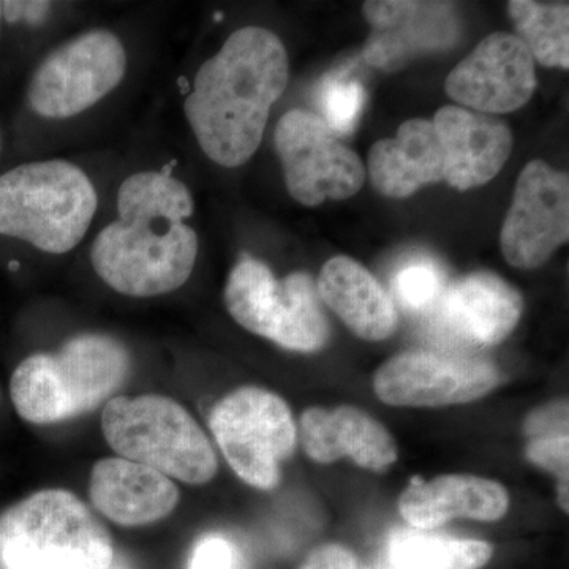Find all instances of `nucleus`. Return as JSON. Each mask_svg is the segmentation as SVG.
I'll return each instance as SVG.
<instances>
[{
	"label": "nucleus",
	"instance_id": "1",
	"mask_svg": "<svg viewBox=\"0 0 569 569\" xmlns=\"http://www.w3.org/2000/svg\"><path fill=\"white\" fill-rule=\"evenodd\" d=\"M283 41L264 28L239 29L194 74L183 114L213 163L238 168L263 141L269 114L288 84Z\"/></svg>",
	"mask_w": 569,
	"mask_h": 569
},
{
	"label": "nucleus",
	"instance_id": "2",
	"mask_svg": "<svg viewBox=\"0 0 569 569\" xmlns=\"http://www.w3.org/2000/svg\"><path fill=\"white\" fill-rule=\"evenodd\" d=\"M129 350L114 337H71L58 353L22 359L10 380L14 410L31 425L81 417L112 399L130 373Z\"/></svg>",
	"mask_w": 569,
	"mask_h": 569
},
{
	"label": "nucleus",
	"instance_id": "3",
	"mask_svg": "<svg viewBox=\"0 0 569 569\" xmlns=\"http://www.w3.org/2000/svg\"><path fill=\"white\" fill-rule=\"evenodd\" d=\"M99 208L89 176L66 160H37L0 173V239L63 254L80 246Z\"/></svg>",
	"mask_w": 569,
	"mask_h": 569
},
{
	"label": "nucleus",
	"instance_id": "4",
	"mask_svg": "<svg viewBox=\"0 0 569 569\" xmlns=\"http://www.w3.org/2000/svg\"><path fill=\"white\" fill-rule=\"evenodd\" d=\"M107 527L74 493L44 489L0 515V569H108Z\"/></svg>",
	"mask_w": 569,
	"mask_h": 569
},
{
	"label": "nucleus",
	"instance_id": "5",
	"mask_svg": "<svg viewBox=\"0 0 569 569\" xmlns=\"http://www.w3.org/2000/svg\"><path fill=\"white\" fill-rule=\"evenodd\" d=\"M102 432L119 458L151 467L187 485H206L219 470L204 430L171 397H112L104 403Z\"/></svg>",
	"mask_w": 569,
	"mask_h": 569
},
{
	"label": "nucleus",
	"instance_id": "6",
	"mask_svg": "<svg viewBox=\"0 0 569 569\" xmlns=\"http://www.w3.org/2000/svg\"><path fill=\"white\" fill-rule=\"evenodd\" d=\"M224 306L247 331L299 353H313L331 336L317 283L305 272L276 279L271 269L244 257L231 269Z\"/></svg>",
	"mask_w": 569,
	"mask_h": 569
},
{
	"label": "nucleus",
	"instance_id": "7",
	"mask_svg": "<svg viewBox=\"0 0 569 569\" xmlns=\"http://www.w3.org/2000/svg\"><path fill=\"white\" fill-rule=\"evenodd\" d=\"M198 234L190 224L114 220L97 234L93 271L130 298L173 293L192 276Z\"/></svg>",
	"mask_w": 569,
	"mask_h": 569
},
{
	"label": "nucleus",
	"instance_id": "8",
	"mask_svg": "<svg viewBox=\"0 0 569 569\" xmlns=\"http://www.w3.org/2000/svg\"><path fill=\"white\" fill-rule=\"evenodd\" d=\"M209 427L242 481L260 490L279 486L280 466L298 441L293 415L282 397L264 388L236 389L212 408Z\"/></svg>",
	"mask_w": 569,
	"mask_h": 569
},
{
	"label": "nucleus",
	"instance_id": "9",
	"mask_svg": "<svg viewBox=\"0 0 569 569\" xmlns=\"http://www.w3.org/2000/svg\"><path fill=\"white\" fill-rule=\"evenodd\" d=\"M127 62L126 47L114 32L93 29L81 33L56 48L33 70L26 103L39 118H74L119 88Z\"/></svg>",
	"mask_w": 569,
	"mask_h": 569
},
{
	"label": "nucleus",
	"instance_id": "10",
	"mask_svg": "<svg viewBox=\"0 0 569 569\" xmlns=\"http://www.w3.org/2000/svg\"><path fill=\"white\" fill-rule=\"evenodd\" d=\"M276 149L288 192L298 203L347 200L362 189L366 168L316 112L291 110L276 127Z\"/></svg>",
	"mask_w": 569,
	"mask_h": 569
},
{
	"label": "nucleus",
	"instance_id": "11",
	"mask_svg": "<svg viewBox=\"0 0 569 569\" xmlns=\"http://www.w3.org/2000/svg\"><path fill=\"white\" fill-rule=\"evenodd\" d=\"M569 239V178L542 160H531L516 183L500 247L509 264L535 269Z\"/></svg>",
	"mask_w": 569,
	"mask_h": 569
},
{
	"label": "nucleus",
	"instance_id": "12",
	"mask_svg": "<svg viewBox=\"0 0 569 569\" xmlns=\"http://www.w3.org/2000/svg\"><path fill=\"white\" fill-rule=\"evenodd\" d=\"M500 381L496 367L479 359L407 351L377 370L373 389L388 406L447 407L481 399Z\"/></svg>",
	"mask_w": 569,
	"mask_h": 569
},
{
	"label": "nucleus",
	"instance_id": "13",
	"mask_svg": "<svg viewBox=\"0 0 569 569\" xmlns=\"http://www.w3.org/2000/svg\"><path fill=\"white\" fill-rule=\"evenodd\" d=\"M445 89L481 114L518 111L537 89L535 61L515 33H490L448 74Z\"/></svg>",
	"mask_w": 569,
	"mask_h": 569
},
{
	"label": "nucleus",
	"instance_id": "14",
	"mask_svg": "<svg viewBox=\"0 0 569 569\" xmlns=\"http://www.w3.org/2000/svg\"><path fill=\"white\" fill-rule=\"evenodd\" d=\"M372 32L362 58L370 67L395 71L411 59L448 50L458 41L460 22L448 2H397L372 0L362 6Z\"/></svg>",
	"mask_w": 569,
	"mask_h": 569
},
{
	"label": "nucleus",
	"instance_id": "15",
	"mask_svg": "<svg viewBox=\"0 0 569 569\" xmlns=\"http://www.w3.org/2000/svg\"><path fill=\"white\" fill-rule=\"evenodd\" d=\"M522 298L500 277L479 272L449 287L429 310L438 331L470 346L503 342L522 316Z\"/></svg>",
	"mask_w": 569,
	"mask_h": 569
},
{
	"label": "nucleus",
	"instance_id": "16",
	"mask_svg": "<svg viewBox=\"0 0 569 569\" xmlns=\"http://www.w3.org/2000/svg\"><path fill=\"white\" fill-rule=\"evenodd\" d=\"M432 122L443 148V181L460 192L492 181L511 156V130L492 116L443 107Z\"/></svg>",
	"mask_w": 569,
	"mask_h": 569
},
{
	"label": "nucleus",
	"instance_id": "17",
	"mask_svg": "<svg viewBox=\"0 0 569 569\" xmlns=\"http://www.w3.org/2000/svg\"><path fill=\"white\" fill-rule=\"evenodd\" d=\"M173 479L123 458L100 459L89 477V500L103 518L122 527L159 522L178 507Z\"/></svg>",
	"mask_w": 569,
	"mask_h": 569
},
{
	"label": "nucleus",
	"instance_id": "18",
	"mask_svg": "<svg viewBox=\"0 0 569 569\" xmlns=\"http://www.w3.org/2000/svg\"><path fill=\"white\" fill-rule=\"evenodd\" d=\"M299 433L307 456L316 462L331 463L347 456L356 466L383 471L397 460L396 441L387 427L359 408H309Z\"/></svg>",
	"mask_w": 569,
	"mask_h": 569
},
{
	"label": "nucleus",
	"instance_id": "19",
	"mask_svg": "<svg viewBox=\"0 0 569 569\" xmlns=\"http://www.w3.org/2000/svg\"><path fill=\"white\" fill-rule=\"evenodd\" d=\"M508 508L503 486L473 475H445L430 482L415 478L399 500L400 515L418 530H432L452 519L492 522Z\"/></svg>",
	"mask_w": 569,
	"mask_h": 569
},
{
	"label": "nucleus",
	"instance_id": "20",
	"mask_svg": "<svg viewBox=\"0 0 569 569\" xmlns=\"http://www.w3.org/2000/svg\"><path fill=\"white\" fill-rule=\"evenodd\" d=\"M367 164L377 192L388 198H408L443 181L445 156L436 126L426 119L403 122L396 138L370 148Z\"/></svg>",
	"mask_w": 569,
	"mask_h": 569
},
{
	"label": "nucleus",
	"instance_id": "21",
	"mask_svg": "<svg viewBox=\"0 0 569 569\" xmlns=\"http://www.w3.org/2000/svg\"><path fill=\"white\" fill-rule=\"evenodd\" d=\"M318 296L361 339L378 342L397 328L395 301L353 258L335 257L321 269Z\"/></svg>",
	"mask_w": 569,
	"mask_h": 569
},
{
	"label": "nucleus",
	"instance_id": "22",
	"mask_svg": "<svg viewBox=\"0 0 569 569\" xmlns=\"http://www.w3.org/2000/svg\"><path fill=\"white\" fill-rule=\"evenodd\" d=\"M116 206L123 222L183 223L194 212L189 187L163 171L129 176L119 187Z\"/></svg>",
	"mask_w": 569,
	"mask_h": 569
},
{
	"label": "nucleus",
	"instance_id": "23",
	"mask_svg": "<svg viewBox=\"0 0 569 569\" xmlns=\"http://www.w3.org/2000/svg\"><path fill=\"white\" fill-rule=\"evenodd\" d=\"M389 559L397 569H481L492 559V546L458 539L400 531L389 541Z\"/></svg>",
	"mask_w": 569,
	"mask_h": 569
},
{
	"label": "nucleus",
	"instance_id": "24",
	"mask_svg": "<svg viewBox=\"0 0 569 569\" xmlns=\"http://www.w3.org/2000/svg\"><path fill=\"white\" fill-rule=\"evenodd\" d=\"M509 17L518 39L526 44L533 61L545 67L568 70L569 3L512 0Z\"/></svg>",
	"mask_w": 569,
	"mask_h": 569
},
{
	"label": "nucleus",
	"instance_id": "25",
	"mask_svg": "<svg viewBox=\"0 0 569 569\" xmlns=\"http://www.w3.org/2000/svg\"><path fill=\"white\" fill-rule=\"evenodd\" d=\"M365 103V86L355 78H348L347 74H329L318 84L317 116L336 137H347L355 132Z\"/></svg>",
	"mask_w": 569,
	"mask_h": 569
},
{
	"label": "nucleus",
	"instance_id": "26",
	"mask_svg": "<svg viewBox=\"0 0 569 569\" xmlns=\"http://www.w3.org/2000/svg\"><path fill=\"white\" fill-rule=\"evenodd\" d=\"M443 290V272L429 260L411 261L392 280V293L408 312H429Z\"/></svg>",
	"mask_w": 569,
	"mask_h": 569
},
{
	"label": "nucleus",
	"instance_id": "27",
	"mask_svg": "<svg viewBox=\"0 0 569 569\" xmlns=\"http://www.w3.org/2000/svg\"><path fill=\"white\" fill-rule=\"evenodd\" d=\"M527 458L537 466L546 468L559 478V501L561 509L568 511V436L533 438L527 447Z\"/></svg>",
	"mask_w": 569,
	"mask_h": 569
},
{
	"label": "nucleus",
	"instance_id": "28",
	"mask_svg": "<svg viewBox=\"0 0 569 569\" xmlns=\"http://www.w3.org/2000/svg\"><path fill=\"white\" fill-rule=\"evenodd\" d=\"M187 569H242L241 552L222 535H208L194 545Z\"/></svg>",
	"mask_w": 569,
	"mask_h": 569
},
{
	"label": "nucleus",
	"instance_id": "29",
	"mask_svg": "<svg viewBox=\"0 0 569 569\" xmlns=\"http://www.w3.org/2000/svg\"><path fill=\"white\" fill-rule=\"evenodd\" d=\"M526 433L533 438L568 436V402L549 403L533 411L526 421Z\"/></svg>",
	"mask_w": 569,
	"mask_h": 569
},
{
	"label": "nucleus",
	"instance_id": "30",
	"mask_svg": "<svg viewBox=\"0 0 569 569\" xmlns=\"http://www.w3.org/2000/svg\"><path fill=\"white\" fill-rule=\"evenodd\" d=\"M51 11L50 2H20L6 0L2 2L3 28H37L47 20Z\"/></svg>",
	"mask_w": 569,
	"mask_h": 569
},
{
	"label": "nucleus",
	"instance_id": "31",
	"mask_svg": "<svg viewBox=\"0 0 569 569\" xmlns=\"http://www.w3.org/2000/svg\"><path fill=\"white\" fill-rule=\"evenodd\" d=\"M299 569H359V565L351 550L340 545H325L313 550Z\"/></svg>",
	"mask_w": 569,
	"mask_h": 569
},
{
	"label": "nucleus",
	"instance_id": "32",
	"mask_svg": "<svg viewBox=\"0 0 569 569\" xmlns=\"http://www.w3.org/2000/svg\"><path fill=\"white\" fill-rule=\"evenodd\" d=\"M108 569H134L132 567V563H130L129 560L126 559L123 556H114V560H112V563Z\"/></svg>",
	"mask_w": 569,
	"mask_h": 569
},
{
	"label": "nucleus",
	"instance_id": "33",
	"mask_svg": "<svg viewBox=\"0 0 569 569\" xmlns=\"http://www.w3.org/2000/svg\"><path fill=\"white\" fill-rule=\"evenodd\" d=\"M3 17H2V2H0V40H2L3 37Z\"/></svg>",
	"mask_w": 569,
	"mask_h": 569
},
{
	"label": "nucleus",
	"instance_id": "34",
	"mask_svg": "<svg viewBox=\"0 0 569 569\" xmlns=\"http://www.w3.org/2000/svg\"><path fill=\"white\" fill-rule=\"evenodd\" d=\"M0 153H2V132H0Z\"/></svg>",
	"mask_w": 569,
	"mask_h": 569
},
{
	"label": "nucleus",
	"instance_id": "35",
	"mask_svg": "<svg viewBox=\"0 0 569 569\" xmlns=\"http://www.w3.org/2000/svg\"><path fill=\"white\" fill-rule=\"evenodd\" d=\"M397 569V568H396Z\"/></svg>",
	"mask_w": 569,
	"mask_h": 569
}]
</instances>
